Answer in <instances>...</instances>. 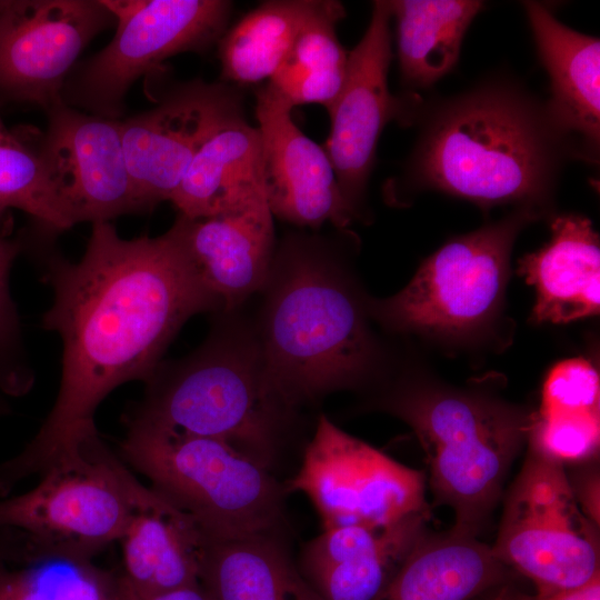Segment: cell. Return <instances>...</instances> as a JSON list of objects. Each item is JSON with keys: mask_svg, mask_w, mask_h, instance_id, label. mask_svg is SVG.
<instances>
[{"mask_svg": "<svg viewBox=\"0 0 600 600\" xmlns=\"http://www.w3.org/2000/svg\"><path fill=\"white\" fill-rule=\"evenodd\" d=\"M19 247L14 242L0 236V279H8L11 264L18 253Z\"/></svg>", "mask_w": 600, "mask_h": 600, "instance_id": "8d00e7d4", "label": "cell"}, {"mask_svg": "<svg viewBox=\"0 0 600 600\" xmlns=\"http://www.w3.org/2000/svg\"><path fill=\"white\" fill-rule=\"evenodd\" d=\"M113 23L102 0H1L0 93L47 110L83 49Z\"/></svg>", "mask_w": 600, "mask_h": 600, "instance_id": "5bb4252c", "label": "cell"}, {"mask_svg": "<svg viewBox=\"0 0 600 600\" xmlns=\"http://www.w3.org/2000/svg\"><path fill=\"white\" fill-rule=\"evenodd\" d=\"M344 16L339 1L322 0L269 79L267 86L291 108L317 103L328 110L337 99L349 56L337 37Z\"/></svg>", "mask_w": 600, "mask_h": 600, "instance_id": "4316f807", "label": "cell"}, {"mask_svg": "<svg viewBox=\"0 0 600 600\" xmlns=\"http://www.w3.org/2000/svg\"><path fill=\"white\" fill-rule=\"evenodd\" d=\"M200 583L213 600H322L273 532L209 539Z\"/></svg>", "mask_w": 600, "mask_h": 600, "instance_id": "d4e9b609", "label": "cell"}, {"mask_svg": "<svg viewBox=\"0 0 600 600\" xmlns=\"http://www.w3.org/2000/svg\"><path fill=\"white\" fill-rule=\"evenodd\" d=\"M292 108L268 86L257 93L261 187L273 217L298 227L331 223L346 230L357 217L344 200L323 147L294 123Z\"/></svg>", "mask_w": 600, "mask_h": 600, "instance_id": "2e32d148", "label": "cell"}, {"mask_svg": "<svg viewBox=\"0 0 600 600\" xmlns=\"http://www.w3.org/2000/svg\"><path fill=\"white\" fill-rule=\"evenodd\" d=\"M428 508L387 527L323 529L306 546L303 578L322 600H377L428 533Z\"/></svg>", "mask_w": 600, "mask_h": 600, "instance_id": "ac0fdd59", "label": "cell"}, {"mask_svg": "<svg viewBox=\"0 0 600 600\" xmlns=\"http://www.w3.org/2000/svg\"><path fill=\"white\" fill-rule=\"evenodd\" d=\"M322 0H272L248 12L219 39L221 78L241 84L270 79Z\"/></svg>", "mask_w": 600, "mask_h": 600, "instance_id": "83f0119b", "label": "cell"}, {"mask_svg": "<svg viewBox=\"0 0 600 600\" xmlns=\"http://www.w3.org/2000/svg\"><path fill=\"white\" fill-rule=\"evenodd\" d=\"M529 449L564 466L596 458L600 444V379L587 359L558 362L548 372L540 406L530 416Z\"/></svg>", "mask_w": 600, "mask_h": 600, "instance_id": "603a6c76", "label": "cell"}, {"mask_svg": "<svg viewBox=\"0 0 600 600\" xmlns=\"http://www.w3.org/2000/svg\"><path fill=\"white\" fill-rule=\"evenodd\" d=\"M239 110L233 88L196 79L176 86L156 107L121 120L128 168L150 209L171 200L209 134Z\"/></svg>", "mask_w": 600, "mask_h": 600, "instance_id": "9a60e30c", "label": "cell"}, {"mask_svg": "<svg viewBox=\"0 0 600 600\" xmlns=\"http://www.w3.org/2000/svg\"><path fill=\"white\" fill-rule=\"evenodd\" d=\"M46 111L47 128L36 150L72 226L151 210L130 174L121 120L83 112L61 99Z\"/></svg>", "mask_w": 600, "mask_h": 600, "instance_id": "7c38bea8", "label": "cell"}, {"mask_svg": "<svg viewBox=\"0 0 600 600\" xmlns=\"http://www.w3.org/2000/svg\"><path fill=\"white\" fill-rule=\"evenodd\" d=\"M8 209L24 211L49 232L73 227L48 181L37 150L17 139L0 116V221Z\"/></svg>", "mask_w": 600, "mask_h": 600, "instance_id": "f1b7e54d", "label": "cell"}, {"mask_svg": "<svg viewBox=\"0 0 600 600\" xmlns=\"http://www.w3.org/2000/svg\"><path fill=\"white\" fill-rule=\"evenodd\" d=\"M573 496L583 514L596 526L599 527L600 506H599V473L596 469L583 471L576 474L570 480Z\"/></svg>", "mask_w": 600, "mask_h": 600, "instance_id": "1f68e13d", "label": "cell"}, {"mask_svg": "<svg viewBox=\"0 0 600 600\" xmlns=\"http://www.w3.org/2000/svg\"><path fill=\"white\" fill-rule=\"evenodd\" d=\"M402 83L428 89L456 67L463 38L483 9L473 0L388 1Z\"/></svg>", "mask_w": 600, "mask_h": 600, "instance_id": "484cf974", "label": "cell"}, {"mask_svg": "<svg viewBox=\"0 0 600 600\" xmlns=\"http://www.w3.org/2000/svg\"><path fill=\"white\" fill-rule=\"evenodd\" d=\"M46 277L53 301L42 327L62 340L61 382L40 430L0 464L3 493L79 457L98 437L100 402L124 382H146L188 319L222 311L174 224L159 237L126 240L110 222L93 223L81 259L51 256Z\"/></svg>", "mask_w": 600, "mask_h": 600, "instance_id": "6da1fadb", "label": "cell"}, {"mask_svg": "<svg viewBox=\"0 0 600 600\" xmlns=\"http://www.w3.org/2000/svg\"><path fill=\"white\" fill-rule=\"evenodd\" d=\"M259 186L260 132L239 110L209 134L170 201L179 214L202 218L220 212Z\"/></svg>", "mask_w": 600, "mask_h": 600, "instance_id": "cb8c5ba5", "label": "cell"}, {"mask_svg": "<svg viewBox=\"0 0 600 600\" xmlns=\"http://www.w3.org/2000/svg\"><path fill=\"white\" fill-rule=\"evenodd\" d=\"M26 560L24 548L18 532L10 529L0 530V564Z\"/></svg>", "mask_w": 600, "mask_h": 600, "instance_id": "d590c367", "label": "cell"}, {"mask_svg": "<svg viewBox=\"0 0 600 600\" xmlns=\"http://www.w3.org/2000/svg\"><path fill=\"white\" fill-rule=\"evenodd\" d=\"M118 600H213L206 589L200 584L181 588L161 593H144L134 589L119 573L118 578Z\"/></svg>", "mask_w": 600, "mask_h": 600, "instance_id": "e575fe53", "label": "cell"}, {"mask_svg": "<svg viewBox=\"0 0 600 600\" xmlns=\"http://www.w3.org/2000/svg\"><path fill=\"white\" fill-rule=\"evenodd\" d=\"M52 562L19 569L0 564V600H50Z\"/></svg>", "mask_w": 600, "mask_h": 600, "instance_id": "4dcf8cb0", "label": "cell"}, {"mask_svg": "<svg viewBox=\"0 0 600 600\" xmlns=\"http://www.w3.org/2000/svg\"><path fill=\"white\" fill-rule=\"evenodd\" d=\"M539 214L517 208L506 218L456 237L428 257L398 293L368 300L370 316L391 330L462 339L496 317L513 242Z\"/></svg>", "mask_w": 600, "mask_h": 600, "instance_id": "ba28073f", "label": "cell"}, {"mask_svg": "<svg viewBox=\"0 0 600 600\" xmlns=\"http://www.w3.org/2000/svg\"><path fill=\"white\" fill-rule=\"evenodd\" d=\"M387 407L419 439L433 494L453 510L451 529L477 536L528 438L530 416L498 399L440 387L403 390Z\"/></svg>", "mask_w": 600, "mask_h": 600, "instance_id": "5b68a950", "label": "cell"}, {"mask_svg": "<svg viewBox=\"0 0 600 600\" xmlns=\"http://www.w3.org/2000/svg\"><path fill=\"white\" fill-rule=\"evenodd\" d=\"M286 490L308 497L323 529L387 527L428 508L422 472L352 437L323 414Z\"/></svg>", "mask_w": 600, "mask_h": 600, "instance_id": "8fae6325", "label": "cell"}, {"mask_svg": "<svg viewBox=\"0 0 600 600\" xmlns=\"http://www.w3.org/2000/svg\"><path fill=\"white\" fill-rule=\"evenodd\" d=\"M388 1L372 4L368 28L349 52L343 86L328 109L331 120L323 146L342 196L358 216L371 174L378 140L391 120H416L421 99L399 98L388 87L392 59Z\"/></svg>", "mask_w": 600, "mask_h": 600, "instance_id": "4fadbf2b", "label": "cell"}, {"mask_svg": "<svg viewBox=\"0 0 600 600\" xmlns=\"http://www.w3.org/2000/svg\"><path fill=\"white\" fill-rule=\"evenodd\" d=\"M540 61L550 79L546 101L556 124L596 162L600 141V41L560 22L550 8L524 1Z\"/></svg>", "mask_w": 600, "mask_h": 600, "instance_id": "d6986e66", "label": "cell"}, {"mask_svg": "<svg viewBox=\"0 0 600 600\" xmlns=\"http://www.w3.org/2000/svg\"><path fill=\"white\" fill-rule=\"evenodd\" d=\"M116 33L73 68L60 99L67 106L120 120L133 82L166 59L208 49L224 33L232 3L224 0H102Z\"/></svg>", "mask_w": 600, "mask_h": 600, "instance_id": "9c48e42d", "label": "cell"}, {"mask_svg": "<svg viewBox=\"0 0 600 600\" xmlns=\"http://www.w3.org/2000/svg\"><path fill=\"white\" fill-rule=\"evenodd\" d=\"M118 578L91 562H54L50 600H118Z\"/></svg>", "mask_w": 600, "mask_h": 600, "instance_id": "f546056e", "label": "cell"}, {"mask_svg": "<svg viewBox=\"0 0 600 600\" xmlns=\"http://www.w3.org/2000/svg\"><path fill=\"white\" fill-rule=\"evenodd\" d=\"M416 120V146L392 183L409 191H439L482 208L516 204L539 214L563 166L582 159L546 101L507 74L486 77L444 99L421 101Z\"/></svg>", "mask_w": 600, "mask_h": 600, "instance_id": "7a4b0ae2", "label": "cell"}, {"mask_svg": "<svg viewBox=\"0 0 600 600\" xmlns=\"http://www.w3.org/2000/svg\"><path fill=\"white\" fill-rule=\"evenodd\" d=\"M209 538L186 512L134 479L120 538L123 578L138 591L161 593L200 584Z\"/></svg>", "mask_w": 600, "mask_h": 600, "instance_id": "ffe728a7", "label": "cell"}, {"mask_svg": "<svg viewBox=\"0 0 600 600\" xmlns=\"http://www.w3.org/2000/svg\"><path fill=\"white\" fill-rule=\"evenodd\" d=\"M173 224L223 312L238 311L262 290L277 246L273 216L261 186L218 213L202 218L179 214Z\"/></svg>", "mask_w": 600, "mask_h": 600, "instance_id": "e0dca14e", "label": "cell"}, {"mask_svg": "<svg viewBox=\"0 0 600 600\" xmlns=\"http://www.w3.org/2000/svg\"><path fill=\"white\" fill-rule=\"evenodd\" d=\"M502 600H600V576L589 582L570 589L521 593L504 587Z\"/></svg>", "mask_w": 600, "mask_h": 600, "instance_id": "d6a6232c", "label": "cell"}, {"mask_svg": "<svg viewBox=\"0 0 600 600\" xmlns=\"http://www.w3.org/2000/svg\"><path fill=\"white\" fill-rule=\"evenodd\" d=\"M18 384L12 382L11 376H9L2 368H0V417L10 412V406L3 393H14L17 390L20 391Z\"/></svg>", "mask_w": 600, "mask_h": 600, "instance_id": "74e56055", "label": "cell"}, {"mask_svg": "<svg viewBox=\"0 0 600 600\" xmlns=\"http://www.w3.org/2000/svg\"><path fill=\"white\" fill-rule=\"evenodd\" d=\"M260 292L253 327L269 379L291 409L371 372L378 351L368 301L327 241L286 237Z\"/></svg>", "mask_w": 600, "mask_h": 600, "instance_id": "3957f363", "label": "cell"}, {"mask_svg": "<svg viewBox=\"0 0 600 600\" xmlns=\"http://www.w3.org/2000/svg\"><path fill=\"white\" fill-rule=\"evenodd\" d=\"M551 238L524 256L519 271L537 294L536 322L568 323L593 317L600 308V244L591 221L561 214L551 221Z\"/></svg>", "mask_w": 600, "mask_h": 600, "instance_id": "44dd1931", "label": "cell"}, {"mask_svg": "<svg viewBox=\"0 0 600 600\" xmlns=\"http://www.w3.org/2000/svg\"><path fill=\"white\" fill-rule=\"evenodd\" d=\"M508 576V567L477 536L428 532L377 600H470Z\"/></svg>", "mask_w": 600, "mask_h": 600, "instance_id": "7402d4cb", "label": "cell"}, {"mask_svg": "<svg viewBox=\"0 0 600 600\" xmlns=\"http://www.w3.org/2000/svg\"><path fill=\"white\" fill-rule=\"evenodd\" d=\"M134 479L97 437L78 458L44 472L33 489L0 497V530L20 534L27 561L91 562L120 540Z\"/></svg>", "mask_w": 600, "mask_h": 600, "instance_id": "52a82bcc", "label": "cell"}, {"mask_svg": "<svg viewBox=\"0 0 600 600\" xmlns=\"http://www.w3.org/2000/svg\"><path fill=\"white\" fill-rule=\"evenodd\" d=\"M20 338L19 319L10 297L8 279H0V356L11 352Z\"/></svg>", "mask_w": 600, "mask_h": 600, "instance_id": "836d02e7", "label": "cell"}, {"mask_svg": "<svg viewBox=\"0 0 600 600\" xmlns=\"http://www.w3.org/2000/svg\"><path fill=\"white\" fill-rule=\"evenodd\" d=\"M218 313L194 351L159 363L127 419L223 441L271 470L293 409L269 379L253 324Z\"/></svg>", "mask_w": 600, "mask_h": 600, "instance_id": "277c9868", "label": "cell"}, {"mask_svg": "<svg viewBox=\"0 0 600 600\" xmlns=\"http://www.w3.org/2000/svg\"><path fill=\"white\" fill-rule=\"evenodd\" d=\"M491 548L537 591L576 588L600 576L598 526L578 506L563 464L532 449L508 491Z\"/></svg>", "mask_w": 600, "mask_h": 600, "instance_id": "30bf717a", "label": "cell"}, {"mask_svg": "<svg viewBox=\"0 0 600 600\" xmlns=\"http://www.w3.org/2000/svg\"><path fill=\"white\" fill-rule=\"evenodd\" d=\"M121 458L212 540L274 532L283 490L271 470L232 446L127 419Z\"/></svg>", "mask_w": 600, "mask_h": 600, "instance_id": "8992f818", "label": "cell"}, {"mask_svg": "<svg viewBox=\"0 0 600 600\" xmlns=\"http://www.w3.org/2000/svg\"><path fill=\"white\" fill-rule=\"evenodd\" d=\"M504 587H506V586H503V587L499 590V592L497 593V596H496L494 598H492L491 600H502Z\"/></svg>", "mask_w": 600, "mask_h": 600, "instance_id": "f35d334b", "label": "cell"}]
</instances>
